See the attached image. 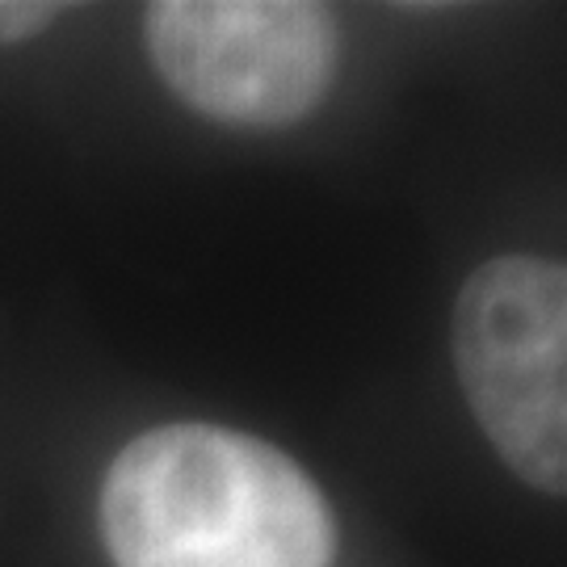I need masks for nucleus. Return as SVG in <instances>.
<instances>
[{"mask_svg": "<svg viewBox=\"0 0 567 567\" xmlns=\"http://www.w3.org/2000/svg\"><path fill=\"white\" fill-rule=\"evenodd\" d=\"M114 567H332L337 526L282 450L224 425H161L122 450L102 492Z\"/></svg>", "mask_w": 567, "mask_h": 567, "instance_id": "obj_1", "label": "nucleus"}, {"mask_svg": "<svg viewBox=\"0 0 567 567\" xmlns=\"http://www.w3.org/2000/svg\"><path fill=\"white\" fill-rule=\"evenodd\" d=\"M454 370L496 454L538 492L567 484V274L505 252L466 278L454 307Z\"/></svg>", "mask_w": 567, "mask_h": 567, "instance_id": "obj_2", "label": "nucleus"}, {"mask_svg": "<svg viewBox=\"0 0 567 567\" xmlns=\"http://www.w3.org/2000/svg\"><path fill=\"white\" fill-rule=\"evenodd\" d=\"M337 21L307 0H161L147 47L168 89L206 118L286 126L311 114L337 72Z\"/></svg>", "mask_w": 567, "mask_h": 567, "instance_id": "obj_3", "label": "nucleus"}, {"mask_svg": "<svg viewBox=\"0 0 567 567\" xmlns=\"http://www.w3.org/2000/svg\"><path fill=\"white\" fill-rule=\"evenodd\" d=\"M60 13V4L42 0H0V42H21L47 30V21Z\"/></svg>", "mask_w": 567, "mask_h": 567, "instance_id": "obj_4", "label": "nucleus"}]
</instances>
